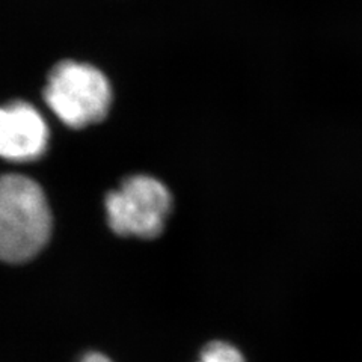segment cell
Returning <instances> with one entry per match:
<instances>
[{
	"label": "cell",
	"mask_w": 362,
	"mask_h": 362,
	"mask_svg": "<svg viewBox=\"0 0 362 362\" xmlns=\"http://www.w3.org/2000/svg\"><path fill=\"white\" fill-rule=\"evenodd\" d=\"M198 362H245V358L233 344L213 341L202 349Z\"/></svg>",
	"instance_id": "5"
},
{
	"label": "cell",
	"mask_w": 362,
	"mask_h": 362,
	"mask_svg": "<svg viewBox=\"0 0 362 362\" xmlns=\"http://www.w3.org/2000/svg\"><path fill=\"white\" fill-rule=\"evenodd\" d=\"M53 218L47 197L35 180L0 175V259L25 263L47 245Z\"/></svg>",
	"instance_id": "1"
},
{
	"label": "cell",
	"mask_w": 362,
	"mask_h": 362,
	"mask_svg": "<svg viewBox=\"0 0 362 362\" xmlns=\"http://www.w3.org/2000/svg\"><path fill=\"white\" fill-rule=\"evenodd\" d=\"M42 95L54 115L76 130L103 121L113 100L107 76L93 64L73 59L52 68Z\"/></svg>",
	"instance_id": "2"
},
{
	"label": "cell",
	"mask_w": 362,
	"mask_h": 362,
	"mask_svg": "<svg viewBox=\"0 0 362 362\" xmlns=\"http://www.w3.org/2000/svg\"><path fill=\"white\" fill-rule=\"evenodd\" d=\"M50 132L40 110L17 100L0 106V157L9 162L37 160L49 148Z\"/></svg>",
	"instance_id": "4"
},
{
	"label": "cell",
	"mask_w": 362,
	"mask_h": 362,
	"mask_svg": "<svg viewBox=\"0 0 362 362\" xmlns=\"http://www.w3.org/2000/svg\"><path fill=\"white\" fill-rule=\"evenodd\" d=\"M110 230L122 237L156 239L173 210V194L158 178L136 174L124 178L105 199Z\"/></svg>",
	"instance_id": "3"
},
{
	"label": "cell",
	"mask_w": 362,
	"mask_h": 362,
	"mask_svg": "<svg viewBox=\"0 0 362 362\" xmlns=\"http://www.w3.org/2000/svg\"><path fill=\"white\" fill-rule=\"evenodd\" d=\"M81 362H113V361H110L106 355L100 352H89L82 356Z\"/></svg>",
	"instance_id": "6"
}]
</instances>
